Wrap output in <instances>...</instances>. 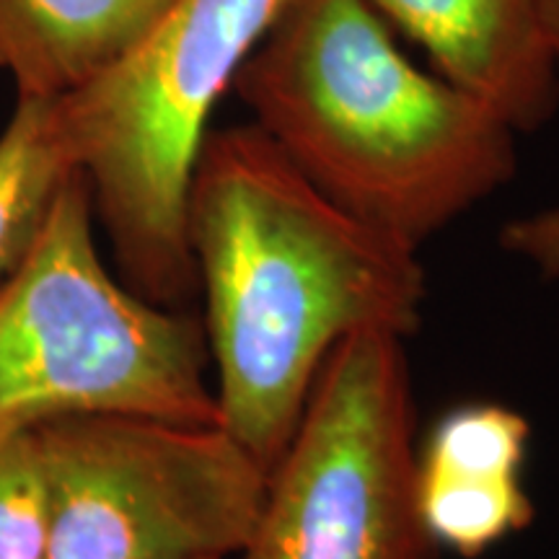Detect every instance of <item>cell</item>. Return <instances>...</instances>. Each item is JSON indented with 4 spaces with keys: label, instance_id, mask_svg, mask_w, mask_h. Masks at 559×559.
<instances>
[{
    "label": "cell",
    "instance_id": "1",
    "mask_svg": "<svg viewBox=\"0 0 559 559\" xmlns=\"http://www.w3.org/2000/svg\"><path fill=\"white\" fill-rule=\"evenodd\" d=\"M218 425L264 472L288 449L332 349L360 332L409 340L428 275L309 185L254 122L213 128L187 194Z\"/></svg>",
    "mask_w": 559,
    "mask_h": 559
},
{
    "label": "cell",
    "instance_id": "2",
    "mask_svg": "<svg viewBox=\"0 0 559 559\" xmlns=\"http://www.w3.org/2000/svg\"><path fill=\"white\" fill-rule=\"evenodd\" d=\"M234 91L300 177L412 251L519 171V132L417 68L366 0H280Z\"/></svg>",
    "mask_w": 559,
    "mask_h": 559
},
{
    "label": "cell",
    "instance_id": "3",
    "mask_svg": "<svg viewBox=\"0 0 559 559\" xmlns=\"http://www.w3.org/2000/svg\"><path fill=\"white\" fill-rule=\"evenodd\" d=\"M280 0H171L135 45L83 86L55 96V124L117 272L138 296L187 309L198 272L187 194L213 115Z\"/></svg>",
    "mask_w": 559,
    "mask_h": 559
},
{
    "label": "cell",
    "instance_id": "4",
    "mask_svg": "<svg viewBox=\"0 0 559 559\" xmlns=\"http://www.w3.org/2000/svg\"><path fill=\"white\" fill-rule=\"evenodd\" d=\"M94 226L75 169L29 254L0 280V436L70 415L218 425L202 321L111 275Z\"/></svg>",
    "mask_w": 559,
    "mask_h": 559
},
{
    "label": "cell",
    "instance_id": "5",
    "mask_svg": "<svg viewBox=\"0 0 559 559\" xmlns=\"http://www.w3.org/2000/svg\"><path fill=\"white\" fill-rule=\"evenodd\" d=\"M415 477L407 340L353 334L321 368L236 559H438Z\"/></svg>",
    "mask_w": 559,
    "mask_h": 559
},
{
    "label": "cell",
    "instance_id": "6",
    "mask_svg": "<svg viewBox=\"0 0 559 559\" xmlns=\"http://www.w3.org/2000/svg\"><path fill=\"white\" fill-rule=\"evenodd\" d=\"M32 430L47 559H236L247 547L267 472L221 425L70 415Z\"/></svg>",
    "mask_w": 559,
    "mask_h": 559
},
{
    "label": "cell",
    "instance_id": "7",
    "mask_svg": "<svg viewBox=\"0 0 559 559\" xmlns=\"http://www.w3.org/2000/svg\"><path fill=\"white\" fill-rule=\"evenodd\" d=\"M417 41L432 70L487 104L515 132H536L559 107V70L536 0H366Z\"/></svg>",
    "mask_w": 559,
    "mask_h": 559
},
{
    "label": "cell",
    "instance_id": "8",
    "mask_svg": "<svg viewBox=\"0 0 559 559\" xmlns=\"http://www.w3.org/2000/svg\"><path fill=\"white\" fill-rule=\"evenodd\" d=\"M171 0H0V73L16 96H62L111 66Z\"/></svg>",
    "mask_w": 559,
    "mask_h": 559
},
{
    "label": "cell",
    "instance_id": "9",
    "mask_svg": "<svg viewBox=\"0 0 559 559\" xmlns=\"http://www.w3.org/2000/svg\"><path fill=\"white\" fill-rule=\"evenodd\" d=\"M73 171L55 124V96H16L0 132V280L29 254Z\"/></svg>",
    "mask_w": 559,
    "mask_h": 559
},
{
    "label": "cell",
    "instance_id": "10",
    "mask_svg": "<svg viewBox=\"0 0 559 559\" xmlns=\"http://www.w3.org/2000/svg\"><path fill=\"white\" fill-rule=\"evenodd\" d=\"M415 502L432 547L461 559L485 557L536 519L523 477L469 479L417 469Z\"/></svg>",
    "mask_w": 559,
    "mask_h": 559
},
{
    "label": "cell",
    "instance_id": "11",
    "mask_svg": "<svg viewBox=\"0 0 559 559\" xmlns=\"http://www.w3.org/2000/svg\"><path fill=\"white\" fill-rule=\"evenodd\" d=\"M531 449V423L500 402L459 404L440 415L423 443L417 469L469 479H521Z\"/></svg>",
    "mask_w": 559,
    "mask_h": 559
},
{
    "label": "cell",
    "instance_id": "12",
    "mask_svg": "<svg viewBox=\"0 0 559 559\" xmlns=\"http://www.w3.org/2000/svg\"><path fill=\"white\" fill-rule=\"evenodd\" d=\"M50 498L34 430L0 436V559H47Z\"/></svg>",
    "mask_w": 559,
    "mask_h": 559
},
{
    "label": "cell",
    "instance_id": "13",
    "mask_svg": "<svg viewBox=\"0 0 559 559\" xmlns=\"http://www.w3.org/2000/svg\"><path fill=\"white\" fill-rule=\"evenodd\" d=\"M500 247L542 280H559V205L508 221L500 228Z\"/></svg>",
    "mask_w": 559,
    "mask_h": 559
},
{
    "label": "cell",
    "instance_id": "14",
    "mask_svg": "<svg viewBox=\"0 0 559 559\" xmlns=\"http://www.w3.org/2000/svg\"><path fill=\"white\" fill-rule=\"evenodd\" d=\"M536 5H539L544 34H547L551 55H555V62L559 70V0H536Z\"/></svg>",
    "mask_w": 559,
    "mask_h": 559
}]
</instances>
